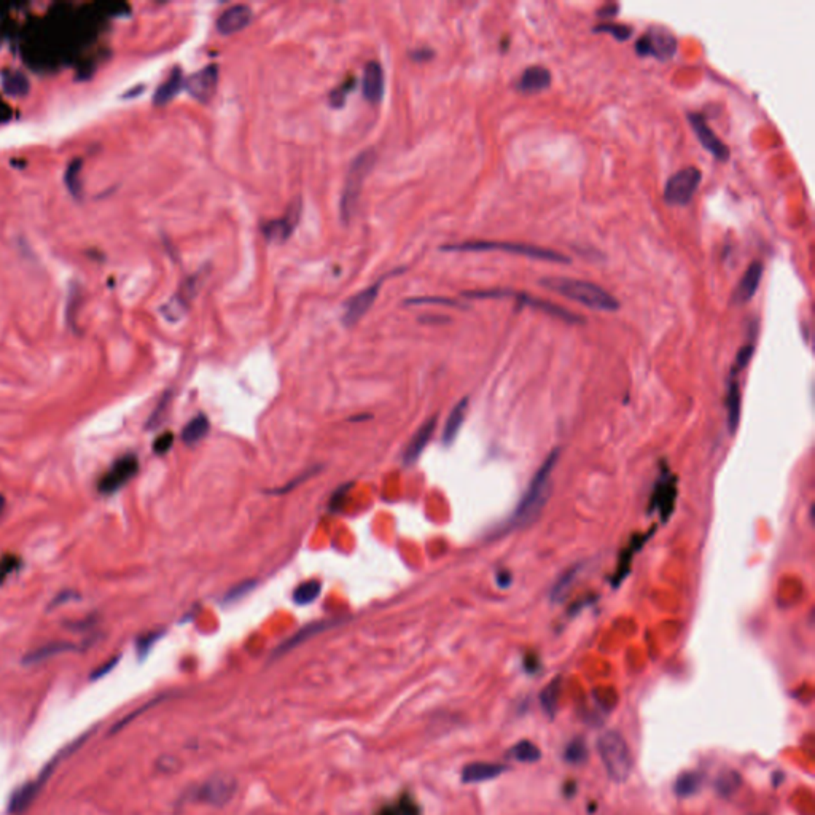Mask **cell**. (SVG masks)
Instances as JSON below:
<instances>
[{"instance_id": "cell-1", "label": "cell", "mask_w": 815, "mask_h": 815, "mask_svg": "<svg viewBox=\"0 0 815 815\" xmlns=\"http://www.w3.org/2000/svg\"><path fill=\"white\" fill-rule=\"evenodd\" d=\"M540 285L548 288V290L556 292L563 297L569 298L577 303H581L588 306L591 309L598 311H618L619 301L613 297L610 292L605 288L589 281L572 279V277L563 276H548L543 277L540 281Z\"/></svg>"}, {"instance_id": "cell-2", "label": "cell", "mask_w": 815, "mask_h": 815, "mask_svg": "<svg viewBox=\"0 0 815 815\" xmlns=\"http://www.w3.org/2000/svg\"><path fill=\"white\" fill-rule=\"evenodd\" d=\"M559 457V452L554 451L549 454V457L543 462V465L537 471L534 480L530 481L527 491L524 492L523 499L519 500L513 518L510 521L511 527H524L525 524H530L534 519L539 516L541 508L545 506V501L548 500L549 489H551L553 471L556 466Z\"/></svg>"}, {"instance_id": "cell-3", "label": "cell", "mask_w": 815, "mask_h": 815, "mask_svg": "<svg viewBox=\"0 0 815 815\" xmlns=\"http://www.w3.org/2000/svg\"><path fill=\"white\" fill-rule=\"evenodd\" d=\"M598 750L608 777L613 782H626L633 772V753L621 734L608 731L598 741Z\"/></svg>"}, {"instance_id": "cell-4", "label": "cell", "mask_w": 815, "mask_h": 815, "mask_svg": "<svg viewBox=\"0 0 815 815\" xmlns=\"http://www.w3.org/2000/svg\"><path fill=\"white\" fill-rule=\"evenodd\" d=\"M376 158L377 155L373 149H366L352 159L339 201L341 217L344 222H349L357 209L365 179L371 173V169H373Z\"/></svg>"}, {"instance_id": "cell-5", "label": "cell", "mask_w": 815, "mask_h": 815, "mask_svg": "<svg viewBox=\"0 0 815 815\" xmlns=\"http://www.w3.org/2000/svg\"><path fill=\"white\" fill-rule=\"evenodd\" d=\"M445 250H456V252H489V250H501L508 253H516L521 257H529L534 260H543V262H554V263H569L570 258L565 257L564 253L556 252L553 249H546V247L530 245V244H519V242H505V241H466L460 242V244L446 245L443 247Z\"/></svg>"}, {"instance_id": "cell-6", "label": "cell", "mask_w": 815, "mask_h": 815, "mask_svg": "<svg viewBox=\"0 0 815 815\" xmlns=\"http://www.w3.org/2000/svg\"><path fill=\"white\" fill-rule=\"evenodd\" d=\"M677 37L666 26H649L635 42V53L640 56H653L667 61L675 55Z\"/></svg>"}, {"instance_id": "cell-7", "label": "cell", "mask_w": 815, "mask_h": 815, "mask_svg": "<svg viewBox=\"0 0 815 815\" xmlns=\"http://www.w3.org/2000/svg\"><path fill=\"white\" fill-rule=\"evenodd\" d=\"M701 170L694 166H687L672 174L664 187V201L669 206H688L701 183Z\"/></svg>"}, {"instance_id": "cell-8", "label": "cell", "mask_w": 815, "mask_h": 815, "mask_svg": "<svg viewBox=\"0 0 815 815\" xmlns=\"http://www.w3.org/2000/svg\"><path fill=\"white\" fill-rule=\"evenodd\" d=\"M465 295H466V297H471V298L515 297L523 306H530V308L541 309V311L548 312V314H553V316H556V317H560V318H563V321L581 322V317L574 314V312H570V311H567L564 308H560V306L551 303V301H545V299H541V298L530 297V295L525 293V292H513V290H506V288H487V290L465 292Z\"/></svg>"}, {"instance_id": "cell-9", "label": "cell", "mask_w": 815, "mask_h": 815, "mask_svg": "<svg viewBox=\"0 0 815 815\" xmlns=\"http://www.w3.org/2000/svg\"><path fill=\"white\" fill-rule=\"evenodd\" d=\"M137 471H139L137 457H135L134 454H126V456L118 459L116 462L112 465V469L107 473L100 478L97 486L99 492L109 495L120 491L126 483L131 481L133 478L137 475Z\"/></svg>"}, {"instance_id": "cell-10", "label": "cell", "mask_w": 815, "mask_h": 815, "mask_svg": "<svg viewBox=\"0 0 815 815\" xmlns=\"http://www.w3.org/2000/svg\"><path fill=\"white\" fill-rule=\"evenodd\" d=\"M301 208H303V206H301V199H297L288 206V210L281 218L264 222L262 225L264 238L273 242H283L290 238L299 222Z\"/></svg>"}, {"instance_id": "cell-11", "label": "cell", "mask_w": 815, "mask_h": 815, "mask_svg": "<svg viewBox=\"0 0 815 815\" xmlns=\"http://www.w3.org/2000/svg\"><path fill=\"white\" fill-rule=\"evenodd\" d=\"M218 83V66L217 64H208V66L199 69L198 72L191 74L185 80V88L193 97L199 99L201 102H208V100L214 96Z\"/></svg>"}, {"instance_id": "cell-12", "label": "cell", "mask_w": 815, "mask_h": 815, "mask_svg": "<svg viewBox=\"0 0 815 815\" xmlns=\"http://www.w3.org/2000/svg\"><path fill=\"white\" fill-rule=\"evenodd\" d=\"M688 118H689L691 126H693L694 133H696V135H698V139L702 144V147H704L706 150L710 151L713 156L720 159V161H726V159L729 158V147L726 145L725 142L720 139L710 128H708L704 115L689 114Z\"/></svg>"}, {"instance_id": "cell-13", "label": "cell", "mask_w": 815, "mask_h": 815, "mask_svg": "<svg viewBox=\"0 0 815 815\" xmlns=\"http://www.w3.org/2000/svg\"><path fill=\"white\" fill-rule=\"evenodd\" d=\"M379 287H381V282L373 283V285L365 288V290H362V292H358L356 297H352L349 301H347L344 316H342V321H344L347 327L356 325L360 318H362L366 312L370 311V308L375 303V299L377 298V293H379Z\"/></svg>"}, {"instance_id": "cell-14", "label": "cell", "mask_w": 815, "mask_h": 815, "mask_svg": "<svg viewBox=\"0 0 815 815\" xmlns=\"http://www.w3.org/2000/svg\"><path fill=\"white\" fill-rule=\"evenodd\" d=\"M236 791V782L229 777H215L206 782L203 787L199 788L198 798L203 800L209 804L223 806L233 798Z\"/></svg>"}, {"instance_id": "cell-15", "label": "cell", "mask_w": 815, "mask_h": 815, "mask_svg": "<svg viewBox=\"0 0 815 815\" xmlns=\"http://www.w3.org/2000/svg\"><path fill=\"white\" fill-rule=\"evenodd\" d=\"M761 277H763V263L761 262L750 263L746 274L742 276V279L737 283L734 292H732V303L743 304L752 299L753 295L758 290Z\"/></svg>"}, {"instance_id": "cell-16", "label": "cell", "mask_w": 815, "mask_h": 815, "mask_svg": "<svg viewBox=\"0 0 815 815\" xmlns=\"http://www.w3.org/2000/svg\"><path fill=\"white\" fill-rule=\"evenodd\" d=\"M252 20V10L249 5H244V4H238V5H233V7L227 8L223 13L218 16L217 20V29L220 34H234V32H239L241 29H244L247 25H249Z\"/></svg>"}, {"instance_id": "cell-17", "label": "cell", "mask_w": 815, "mask_h": 815, "mask_svg": "<svg viewBox=\"0 0 815 815\" xmlns=\"http://www.w3.org/2000/svg\"><path fill=\"white\" fill-rule=\"evenodd\" d=\"M435 429H436V417H432V419H429L427 422H424L421 427H419L417 432L412 435V438L410 443H408L405 454H403V460H405L406 465H412V464L417 462L419 457H421L422 451L425 450V446H427L430 440H432Z\"/></svg>"}, {"instance_id": "cell-18", "label": "cell", "mask_w": 815, "mask_h": 815, "mask_svg": "<svg viewBox=\"0 0 815 815\" xmlns=\"http://www.w3.org/2000/svg\"><path fill=\"white\" fill-rule=\"evenodd\" d=\"M46 777H48V772L43 771L42 776L39 779H35L32 782H27L22 785V787L18 788L13 796H11L10 800V806H8V811L11 815H20L29 809V806L32 804V801L35 800V796H37L39 790L42 788V785L45 783Z\"/></svg>"}, {"instance_id": "cell-19", "label": "cell", "mask_w": 815, "mask_h": 815, "mask_svg": "<svg viewBox=\"0 0 815 815\" xmlns=\"http://www.w3.org/2000/svg\"><path fill=\"white\" fill-rule=\"evenodd\" d=\"M551 85V72L545 66H530L524 70L516 81V88L523 93L543 91Z\"/></svg>"}, {"instance_id": "cell-20", "label": "cell", "mask_w": 815, "mask_h": 815, "mask_svg": "<svg viewBox=\"0 0 815 815\" xmlns=\"http://www.w3.org/2000/svg\"><path fill=\"white\" fill-rule=\"evenodd\" d=\"M363 96L370 102H379L384 94V70L377 61H370L363 69Z\"/></svg>"}, {"instance_id": "cell-21", "label": "cell", "mask_w": 815, "mask_h": 815, "mask_svg": "<svg viewBox=\"0 0 815 815\" xmlns=\"http://www.w3.org/2000/svg\"><path fill=\"white\" fill-rule=\"evenodd\" d=\"M506 767L494 763H471L462 769V782L465 783H480L487 782L499 777L505 772Z\"/></svg>"}, {"instance_id": "cell-22", "label": "cell", "mask_w": 815, "mask_h": 815, "mask_svg": "<svg viewBox=\"0 0 815 815\" xmlns=\"http://www.w3.org/2000/svg\"><path fill=\"white\" fill-rule=\"evenodd\" d=\"M466 411H469V400L466 398L460 400L459 403L454 406V410L451 411L450 417H447L445 430H443V436H441L443 443H445L446 446H450V445H452L454 441H456L460 429H462V424L466 417Z\"/></svg>"}, {"instance_id": "cell-23", "label": "cell", "mask_w": 815, "mask_h": 815, "mask_svg": "<svg viewBox=\"0 0 815 815\" xmlns=\"http://www.w3.org/2000/svg\"><path fill=\"white\" fill-rule=\"evenodd\" d=\"M675 494H677V489H675L674 478H671L669 481L661 480V483L658 484L656 491H654V495H653L652 508H659L661 515L667 518L672 513V510H674Z\"/></svg>"}, {"instance_id": "cell-24", "label": "cell", "mask_w": 815, "mask_h": 815, "mask_svg": "<svg viewBox=\"0 0 815 815\" xmlns=\"http://www.w3.org/2000/svg\"><path fill=\"white\" fill-rule=\"evenodd\" d=\"M185 86V79H183V74L179 67H175L170 75L168 76L166 80L163 81L161 85L158 86V90L155 93V100L156 105H163V104H168L170 99L175 97L177 94L180 93L182 88Z\"/></svg>"}, {"instance_id": "cell-25", "label": "cell", "mask_w": 815, "mask_h": 815, "mask_svg": "<svg viewBox=\"0 0 815 815\" xmlns=\"http://www.w3.org/2000/svg\"><path fill=\"white\" fill-rule=\"evenodd\" d=\"M76 647L74 643H69V642H51V643H46V645L40 647V648H35L34 652L27 653L25 656V664H35V663H40V661H45L48 658L56 656V654H61V653H67V652H75Z\"/></svg>"}, {"instance_id": "cell-26", "label": "cell", "mask_w": 815, "mask_h": 815, "mask_svg": "<svg viewBox=\"0 0 815 815\" xmlns=\"http://www.w3.org/2000/svg\"><path fill=\"white\" fill-rule=\"evenodd\" d=\"M726 408H728L729 430H731V433H734L737 425H739V421H741V392H739V384H737L734 377H732L731 382H729L728 395H726Z\"/></svg>"}, {"instance_id": "cell-27", "label": "cell", "mask_w": 815, "mask_h": 815, "mask_svg": "<svg viewBox=\"0 0 815 815\" xmlns=\"http://www.w3.org/2000/svg\"><path fill=\"white\" fill-rule=\"evenodd\" d=\"M208 432H209L208 417L199 415L185 425V429H183L182 432V438L183 441L188 443V445H194V443L203 440L204 436L208 435Z\"/></svg>"}, {"instance_id": "cell-28", "label": "cell", "mask_w": 815, "mask_h": 815, "mask_svg": "<svg viewBox=\"0 0 815 815\" xmlns=\"http://www.w3.org/2000/svg\"><path fill=\"white\" fill-rule=\"evenodd\" d=\"M330 626H332V623H316V624H311V626H308V628L301 629L297 635H293L290 640H287L285 643H283V645H281L279 648H277V652H276V656H279V654H283V653H285V652H290L292 648H295V647H297V645H299L301 642H304V640L311 639L312 635H316V634H318V633H322V631H325V629H327V628H330Z\"/></svg>"}, {"instance_id": "cell-29", "label": "cell", "mask_w": 815, "mask_h": 815, "mask_svg": "<svg viewBox=\"0 0 815 815\" xmlns=\"http://www.w3.org/2000/svg\"><path fill=\"white\" fill-rule=\"evenodd\" d=\"M4 90L10 96H25L29 91V80L27 76L18 70H10V72L4 74Z\"/></svg>"}, {"instance_id": "cell-30", "label": "cell", "mask_w": 815, "mask_h": 815, "mask_svg": "<svg viewBox=\"0 0 815 815\" xmlns=\"http://www.w3.org/2000/svg\"><path fill=\"white\" fill-rule=\"evenodd\" d=\"M702 785V776L699 772H685L677 779L674 785V791L680 796V798H687V796H693L698 793Z\"/></svg>"}, {"instance_id": "cell-31", "label": "cell", "mask_w": 815, "mask_h": 815, "mask_svg": "<svg viewBox=\"0 0 815 815\" xmlns=\"http://www.w3.org/2000/svg\"><path fill=\"white\" fill-rule=\"evenodd\" d=\"M322 584L317 580H309L301 583L297 589L293 591V600L297 605H308L314 602L318 595H321Z\"/></svg>"}, {"instance_id": "cell-32", "label": "cell", "mask_w": 815, "mask_h": 815, "mask_svg": "<svg viewBox=\"0 0 815 815\" xmlns=\"http://www.w3.org/2000/svg\"><path fill=\"white\" fill-rule=\"evenodd\" d=\"M510 757L516 761H521V763H535V761L540 760L541 753L535 743L530 741H521L510 750Z\"/></svg>"}, {"instance_id": "cell-33", "label": "cell", "mask_w": 815, "mask_h": 815, "mask_svg": "<svg viewBox=\"0 0 815 815\" xmlns=\"http://www.w3.org/2000/svg\"><path fill=\"white\" fill-rule=\"evenodd\" d=\"M376 815H419V809L416 806V802L410 800V796L405 795L397 804L386 806Z\"/></svg>"}, {"instance_id": "cell-34", "label": "cell", "mask_w": 815, "mask_h": 815, "mask_svg": "<svg viewBox=\"0 0 815 815\" xmlns=\"http://www.w3.org/2000/svg\"><path fill=\"white\" fill-rule=\"evenodd\" d=\"M594 31L612 34L617 40H628L633 35L634 29L629 25H621V22H600V25H595Z\"/></svg>"}, {"instance_id": "cell-35", "label": "cell", "mask_w": 815, "mask_h": 815, "mask_svg": "<svg viewBox=\"0 0 815 815\" xmlns=\"http://www.w3.org/2000/svg\"><path fill=\"white\" fill-rule=\"evenodd\" d=\"M80 170H81V159L80 158L74 159V161L69 164V168L66 170V183H67L70 193H72L74 196H80L81 194Z\"/></svg>"}, {"instance_id": "cell-36", "label": "cell", "mask_w": 815, "mask_h": 815, "mask_svg": "<svg viewBox=\"0 0 815 815\" xmlns=\"http://www.w3.org/2000/svg\"><path fill=\"white\" fill-rule=\"evenodd\" d=\"M741 787V776L734 771H728L720 776L717 788L723 796H731Z\"/></svg>"}, {"instance_id": "cell-37", "label": "cell", "mask_w": 815, "mask_h": 815, "mask_svg": "<svg viewBox=\"0 0 815 815\" xmlns=\"http://www.w3.org/2000/svg\"><path fill=\"white\" fill-rule=\"evenodd\" d=\"M588 758V747L584 746V742L577 739V741H572L569 743V747L565 748V760L569 761L570 765H581L586 761Z\"/></svg>"}, {"instance_id": "cell-38", "label": "cell", "mask_w": 815, "mask_h": 815, "mask_svg": "<svg viewBox=\"0 0 815 815\" xmlns=\"http://www.w3.org/2000/svg\"><path fill=\"white\" fill-rule=\"evenodd\" d=\"M753 351H755V346L747 344V346H743L739 352H737L734 368H732V375H736L737 371H742L743 368H746L750 362V358H752V356H753Z\"/></svg>"}, {"instance_id": "cell-39", "label": "cell", "mask_w": 815, "mask_h": 815, "mask_svg": "<svg viewBox=\"0 0 815 815\" xmlns=\"http://www.w3.org/2000/svg\"><path fill=\"white\" fill-rule=\"evenodd\" d=\"M20 564H21L20 559H18L16 556H4L2 559H0V583L5 580V577H7L8 574L16 570L18 567H20Z\"/></svg>"}, {"instance_id": "cell-40", "label": "cell", "mask_w": 815, "mask_h": 815, "mask_svg": "<svg viewBox=\"0 0 815 815\" xmlns=\"http://www.w3.org/2000/svg\"><path fill=\"white\" fill-rule=\"evenodd\" d=\"M159 637H161V634L159 633H150V634H145V635L140 637V639L137 640V652H139L140 656H145V654L149 653V649L151 648L153 643L159 639Z\"/></svg>"}, {"instance_id": "cell-41", "label": "cell", "mask_w": 815, "mask_h": 815, "mask_svg": "<svg viewBox=\"0 0 815 815\" xmlns=\"http://www.w3.org/2000/svg\"><path fill=\"white\" fill-rule=\"evenodd\" d=\"M173 445H174V435L168 432V433H163L161 436H158L155 445H153V450H155L156 454H166L170 447H173Z\"/></svg>"}, {"instance_id": "cell-42", "label": "cell", "mask_w": 815, "mask_h": 815, "mask_svg": "<svg viewBox=\"0 0 815 815\" xmlns=\"http://www.w3.org/2000/svg\"><path fill=\"white\" fill-rule=\"evenodd\" d=\"M351 86H352V83H351V80H349V81H347V83H344V85L339 86V88H336V90L332 93V96H330V99H332V104L333 105H341L342 102H344V96H346V93H349Z\"/></svg>"}, {"instance_id": "cell-43", "label": "cell", "mask_w": 815, "mask_h": 815, "mask_svg": "<svg viewBox=\"0 0 815 815\" xmlns=\"http://www.w3.org/2000/svg\"><path fill=\"white\" fill-rule=\"evenodd\" d=\"M574 577H575V570H572L570 574H567V575L563 578V580H560V581L556 584V588L553 589V595H554V598H560V594H564V589H565V586H567V584H570L572 578H574Z\"/></svg>"}, {"instance_id": "cell-44", "label": "cell", "mask_w": 815, "mask_h": 815, "mask_svg": "<svg viewBox=\"0 0 815 815\" xmlns=\"http://www.w3.org/2000/svg\"><path fill=\"white\" fill-rule=\"evenodd\" d=\"M70 599H79V594H75L74 591H64V593L59 594L58 598L51 602V605H50V607H51V608L59 607V605H62L64 602H67V600H70Z\"/></svg>"}, {"instance_id": "cell-45", "label": "cell", "mask_w": 815, "mask_h": 815, "mask_svg": "<svg viewBox=\"0 0 815 815\" xmlns=\"http://www.w3.org/2000/svg\"><path fill=\"white\" fill-rule=\"evenodd\" d=\"M116 663H118V658H116V659H110L109 663L105 664V666H100V667H97V669L94 671V672H93V675H91L93 680H96V678L102 677V675H105V674H109V672H110L112 669H114V667L116 666Z\"/></svg>"}, {"instance_id": "cell-46", "label": "cell", "mask_w": 815, "mask_h": 815, "mask_svg": "<svg viewBox=\"0 0 815 815\" xmlns=\"http://www.w3.org/2000/svg\"><path fill=\"white\" fill-rule=\"evenodd\" d=\"M412 303H440V304L459 306V303H456V301L447 299V298H421V299H412Z\"/></svg>"}, {"instance_id": "cell-47", "label": "cell", "mask_w": 815, "mask_h": 815, "mask_svg": "<svg viewBox=\"0 0 815 815\" xmlns=\"http://www.w3.org/2000/svg\"><path fill=\"white\" fill-rule=\"evenodd\" d=\"M618 8H619V5H618V4H607L605 7H602V8H599V10H598V15H599V16H607V18H610V16H615V15H617V11H618Z\"/></svg>"}, {"instance_id": "cell-48", "label": "cell", "mask_w": 815, "mask_h": 815, "mask_svg": "<svg viewBox=\"0 0 815 815\" xmlns=\"http://www.w3.org/2000/svg\"><path fill=\"white\" fill-rule=\"evenodd\" d=\"M250 588H252V584H250V583H245V584H242L241 588H238V593H236V591H231V593L228 594V600H236V599H239L242 594L249 593Z\"/></svg>"}, {"instance_id": "cell-49", "label": "cell", "mask_w": 815, "mask_h": 815, "mask_svg": "<svg viewBox=\"0 0 815 815\" xmlns=\"http://www.w3.org/2000/svg\"><path fill=\"white\" fill-rule=\"evenodd\" d=\"M4 510H5V497L2 494H0V516H2Z\"/></svg>"}]
</instances>
